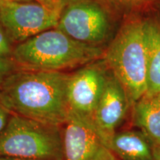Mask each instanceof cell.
Wrapping results in <instances>:
<instances>
[{
	"instance_id": "1",
	"label": "cell",
	"mask_w": 160,
	"mask_h": 160,
	"mask_svg": "<svg viewBox=\"0 0 160 160\" xmlns=\"http://www.w3.org/2000/svg\"><path fill=\"white\" fill-rule=\"evenodd\" d=\"M68 73L18 69L0 84V104L13 114L62 126L68 117Z\"/></svg>"
},
{
	"instance_id": "2",
	"label": "cell",
	"mask_w": 160,
	"mask_h": 160,
	"mask_svg": "<svg viewBox=\"0 0 160 160\" xmlns=\"http://www.w3.org/2000/svg\"><path fill=\"white\" fill-rule=\"evenodd\" d=\"M104 52L54 28L16 45L11 59L21 70L63 72L102 59Z\"/></svg>"
},
{
	"instance_id": "3",
	"label": "cell",
	"mask_w": 160,
	"mask_h": 160,
	"mask_svg": "<svg viewBox=\"0 0 160 160\" xmlns=\"http://www.w3.org/2000/svg\"><path fill=\"white\" fill-rule=\"evenodd\" d=\"M102 59L133 106L148 91L145 19L137 13L128 15L105 50Z\"/></svg>"
},
{
	"instance_id": "4",
	"label": "cell",
	"mask_w": 160,
	"mask_h": 160,
	"mask_svg": "<svg viewBox=\"0 0 160 160\" xmlns=\"http://www.w3.org/2000/svg\"><path fill=\"white\" fill-rule=\"evenodd\" d=\"M0 157L62 160L60 126L49 125L12 113L0 133Z\"/></svg>"
},
{
	"instance_id": "5",
	"label": "cell",
	"mask_w": 160,
	"mask_h": 160,
	"mask_svg": "<svg viewBox=\"0 0 160 160\" xmlns=\"http://www.w3.org/2000/svg\"><path fill=\"white\" fill-rule=\"evenodd\" d=\"M112 13L108 6L99 2H65L57 28L79 42L102 47L111 35Z\"/></svg>"
},
{
	"instance_id": "6",
	"label": "cell",
	"mask_w": 160,
	"mask_h": 160,
	"mask_svg": "<svg viewBox=\"0 0 160 160\" xmlns=\"http://www.w3.org/2000/svg\"><path fill=\"white\" fill-rule=\"evenodd\" d=\"M108 73L102 58L68 73L66 88L68 116L94 124L93 116Z\"/></svg>"
},
{
	"instance_id": "7",
	"label": "cell",
	"mask_w": 160,
	"mask_h": 160,
	"mask_svg": "<svg viewBox=\"0 0 160 160\" xmlns=\"http://www.w3.org/2000/svg\"><path fill=\"white\" fill-rule=\"evenodd\" d=\"M62 8L51 9L35 1L0 0V23L12 42L17 45L57 28Z\"/></svg>"
},
{
	"instance_id": "8",
	"label": "cell",
	"mask_w": 160,
	"mask_h": 160,
	"mask_svg": "<svg viewBox=\"0 0 160 160\" xmlns=\"http://www.w3.org/2000/svg\"><path fill=\"white\" fill-rule=\"evenodd\" d=\"M62 130V160H117L93 123L68 116Z\"/></svg>"
},
{
	"instance_id": "9",
	"label": "cell",
	"mask_w": 160,
	"mask_h": 160,
	"mask_svg": "<svg viewBox=\"0 0 160 160\" xmlns=\"http://www.w3.org/2000/svg\"><path fill=\"white\" fill-rule=\"evenodd\" d=\"M131 106L122 84L109 71L93 116V122L108 146Z\"/></svg>"
},
{
	"instance_id": "10",
	"label": "cell",
	"mask_w": 160,
	"mask_h": 160,
	"mask_svg": "<svg viewBox=\"0 0 160 160\" xmlns=\"http://www.w3.org/2000/svg\"><path fill=\"white\" fill-rule=\"evenodd\" d=\"M133 122L153 145H160V91L146 93L133 104Z\"/></svg>"
},
{
	"instance_id": "11",
	"label": "cell",
	"mask_w": 160,
	"mask_h": 160,
	"mask_svg": "<svg viewBox=\"0 0 160 160\" xmlns=\"http://www.w3.org/2000/svg\"><path fill=\"white\" fill-rule=\"evenodd\" d=\"M108 148L121 160H153V144L141 131H117Z\"/></svg>"
},
{
	"instance_id": "12",
	"label": "cell",
	"mask_w": 160,
	"mask_h": 160,
	"mask_svg": "<svg viewBox=\"0 0 160 160\" xmlns=\"http://www.w3.org/2000/svg\"><path fill=\"white\" fill-rule=\"evenodd\" d=\"M148 52V91H160V19L157 14L145 19Z\"/></svg>"
},
{
	"instance_id": "13",
	"label": "cell",
	"mask_w": 160,
	"mask_h": 160,
	"mask_svg": "<svg viewBox=\"0 0 160 160\" xmlns=\"http://www.w3.org/2000/svg\"><path fill=\"white\" fill-rule=\"evenodd\" d=\"M157 0H108L113 12L131 15L152 8Z\"/></svg>"
},
{
	"instance_id": "14",
	"label": "cell",
	"mask_w": 160,
	"mask_h": 160,
	"mask_svg": "<svg viewBox=\"0 0 160 160\" xmlns=\"http://www.w3.org/2000/svg\"><path fill=\"white\" fill-rule=\"evenodd\" d=\"M14 44L12 42L3 26L0 23V59H11Z\"/></svg>"
},
{
	"instance_id": "15",
	"label": "cell",
	"mask_w": 160,
	"mask_h": 160,
	"mask_svg": "<svg viewBox=\"0 0 160 160\" xmlns=\"http://www.w3.org/2000/svg\"><path fill=\"white\" fill-rule=\"evenodd\" d=\"M19 68L12 59H0V84L11 73Z\"/></svg>"
},
{
	"instance_id": "16",
	"label": "cell",
	"mask_w": 160,
	"mask_h": 160,
	"mask_svg": "<svg viewBox=\"0 0 160 160\" xmlns=\"http://www.w3.org/2000/svg\"><path fill=\"white\" fill-rule=\"evenodd\" d=\"M12 113L0 104V133L5 128Z\"/></svg>"
},
{
	"instance_id": "17",
	"label": "cell",
	"mask_w": 160,
	"mask_h": 160,
	"mask_svg": "<svg viewBox=\"0 0 160 160\" xmlns=\"http://www.w3.org/2000/svg\"><path fill=\"white\" fill-rule=\"evenodd\" d=\"M51 9H62L65 5L63 0H33Z\"/></svg>"
},
{
	"instance_id": "18",
	"label": "cell",
	"mask_w": 160,
	"mask_h": 160,
	"mask_svg": "<svg viewBox=\"0 0 160 160\" xmlns=\"http://www.w3.org/2000/svg\"><path fill=\"white\" fill-rule=\"evenodd\" d=\"M153 160H160V145L153 146Z\"/></svg>"
},
{
	"instance_id": "19",
	"label": "cell",
	"mask_w": 160,
	"mask_h": 160,
	"mask_svg": "<svg viewBox=\"0 0 160 160\" xmlns=\"http://www.w3.org/2000/svg\"><path fill=\"white\" fill-rule=\"evenodd\" d=\"M0 160H45V159H20V158H12V157H0Z\"/></svg>"
},
{
	"instance_id": "20",
	"label": "cell",
	"mask_w": 160,
	"mask_h": 160,
	"mask_svg": "<svg viewBox=\"0 0 160 160\" xmlns=\"http://www.w3.org/2000/svg\"><path fill=\"white\" fill-rule=\"evenodd\" d=\"M154 7L157 10V16L160 19V0H157V2L154 4L152 8Z\"/></svg>"
},
{
	"instance_id": "21",
	"label": "cell",
	"mask_w": 160,
	"mask_h": 160,
	"mask_svg": "<svg viewBox=\"0 0 160 160\" xmlns=\"http://www.w3.org/2000/svg\"><path fill=\"white\" fill-rule=\"evenodd\" d=\"M64 2H69V1H75V0H63ZM92 1H96V2H99L100 3H102L104 5H108L109 7L108 3V0H92ZM110 8V7H109Z\"/></svg>"
},
{
	"instance_id": "22",
	"label": "cell",
	"mask_w": 160,
	"mask_h": 160,
	"mask_svg": "<svg viewBox=\"0 0 160 160\" xmlns=\"http://www.w3.org/2000/svg\"><path fill=\"white\" fill-rule=\"evenodd\" d=\"M4 1H16V2H33V0H4Z\"/></svg>"
}]
</instances>
